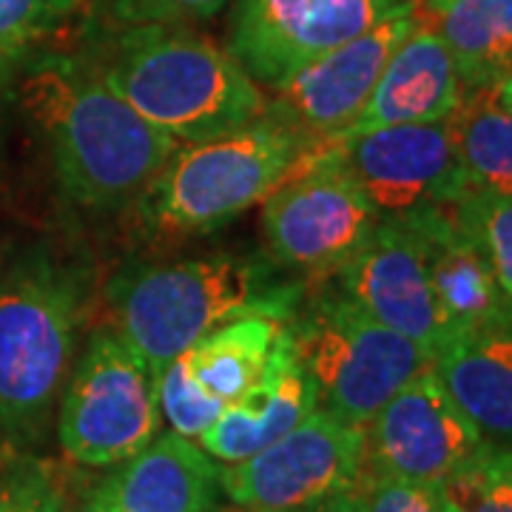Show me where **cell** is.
Returning <instances> with one entry per match:
<instances>
[{
    "label": "cell",
    "mask_w": 512,
    "mask_h": 512,
    "mask_svg": "<svg viewBox=\"0 0 512 512\" xmlns=\"http://www.w3.org/2000/svg\"><path fill=\"white\" fill-rule=\"evenodd\" d=\"M20 100L46 140L63 194L80 208L134 202L180 146L131 109L89 55L35 57L20 80Z\"/></svg>",
    "instance_id": "6da1fadb"
},
{
    "label": "cell",
    "mask_w": 512,
    "mask_h": 512,
    "mask_svg": "<svg viewBox=\"0 0 512 512\" xmlns=\"http://www.w3.org/2000/svg\"><path fill=\"white\" fill-rule=\"evenodd\" d=\"M89 57L131 109L177 143L211 140L268 114L262 86L234 55L185 26H120Z\"/></svg>",
    "instance_id": "7a4b0ae2"
},
{
    "label": "cell",
    "mask_w": 512,
    "mask_h": 512,
    "mask_svg": "<svg viewBox=\"0 0 512 512\" xmlns=\"http://www.w3.org/2000/svg\"><path fill=\"white\" fill-rule=\"evenodd\" d=\"M299 296V285L274 282L271 268L239 256L137 265L109 285L114 330L154 373L239 313L293 311Z\"/></svg>",
    "instance_id": "3957f363"
},
{
    "label": "cell",
    "mask_w": 512,
    "mask_h": 512,
    "mask_svg": "<svg viewBox=\"0 0 512 512\" xmlns=\"http://www.w3.org/2000/svg\"><path fill=\"white\" fill-rule=\"evenodd\" d=\"M325 143H308L271 114L228 134L188 143L134 200L160 234H202L231 222L285 183Z\"/></svg>",
    "instance_id": "277c9868"
},
{
    "label": "cell",
    "mask_w": 512,
    "mask_h": 512,
    "mask_svg": "<svg viewBox=\"0 0 512 512\" xmlns=\"http://www.w3.org/2000/svg\"><path fill=\"white\" fill-rule=\"evenodd\" d=\"M80 328V282L52 262L0 279V433L43 439L69 379Z\"/></svg>",
    "instance_id": "5b68a950"
},
{
    "label": "cell",
    "mask_w": 512,
    "mask_h": 512,
    "mask_svg": "<svg viewBox=\"0 0 512 512\" xmlns=\"http://www.w3.org/2000/svg\"><path fill=\"white\" fill-rule=\"evenodd\" d=\"M285 330L311 379L316 407L362 427L396 390L433 365L427 350L376 322L330 276L316 293L299 296Z\"/></svg>",
    "instance_id": "8992f818"
},
{
    "label": "cell",
    "mask_w": 512,
    "mask_h": 512,
    "mask_svg": "<svg viewBox=\"0 0 512 512\" xmlns=\"http://www.w3.org/2000/svg\"><path fill=\"white\" fill-rule=\"evenodd\" d=\"M157 373L114 328L92 333L57 402V444L77 467L109 470L160 433Z\"/></svg>",
    "instance_id": "52a82bcc"
},
{
    "label": "cell",
    "mask_w": 512,
    "mask_h": 512,
    "mask_svg": "<svg viewBox=\"0 0 512 512\" xmlns=\"http://www.w3.org/2000/svg\"><path fill=\"white\" fill-rule=\"evenodd\" d=\"M382 214L325 143L262 200V231L279 268L328 279L365 245Z\"/></svg>",
    "instance_id": "ba28073f"
},
{
    "label": "cell",
    "mask_w": 512,
    "mask_h": 512,
    "mask_svg": "<svg viewBox=\"0 0 512 512\" xmlns=\"http://www.w3.org/2000/svg\"><path fill=\"white\" fill-rule=\"evenodd\" d=\"M365 478V427L322 407L251 458L220 464V490L248 512H299Z\"/></svg>",
    "instance_id": "9c48e42d"
},
{
    "label": "cell",
    "mask_w": 512,
    "mask_h": 512,
    "mask_svg": "<svg viewBox=\"0 0 512 512\" xmlns=\"http://www.w3.org/2000/svg\"><path fill=\"white\" fill-rule=\"evenodd\" d=\"M419 0H237L225 49L262 89L282 86L328 55Z\"/></svg>",
    "instance_id": "30bf717a"
},
{
    "label": "cell",
    "mask_w": 512,
    "mask_h": 512,
    "mask_svg": "<svg viewBox=\"0 0 512 512\" xmlns=\"http://www.w3.org/2000/svg\"><path fill=\"white\" fill-rule=\"evenodd\" d=\"M336 157L382 220H413L424 211L456 205L470 191L450 117L348 134L336 140Z\"/></svg>",
    "instance_id": "8fae6325"
},
{
    "label": "cell",
    "mask_w": 512,
    "mask_h": 512,
    "mask_svg": "<svg viewBox=\"0 0 512 512\" xmlns=\"http://www.w3.org/2000/svg\"><path fill=\"white\" fill-rule=\"evenodd\" d=\"M484 444L433 365L396 390L367 421V476L439 484Z\"/></svg>",
    "instance_id": "7c38bea8"
},
{
    "label": "cell",
    "mask_w": 512,
    "mask_h": 512,
    "mask_svg": "<svg viewBox=\"0 0 512 512\" xmlns=\"http://www.w3.org/2000/svg\"><path fill=\"white\" fill-rule=\"evenodd\" d=\"M416 29V6L382 20L274 89L268 114L308 143H336L356 126L390 55Z\"/></svg>",
    "instance_id": "4fadbf2b"
},
{
    "label": "cell",
    "mask_w": 512,
    "mask_h": 512,
    "mask_svg": "<svg viewBox=\"0 0 512 512\" xmlns=\"http://www.w3.org/2000/svg\"><path fill=\"white\" fill-rule=\"evenodd\" d=\"M330 279L376 322L402 333L430 356L447 342L450 328L430 285L419 237L407 222H379Z\"/></svg>",
    "instance_id": "5bb4252c"
},
{
    "label": "cell",
    "mask_w": 512,
    "mask_h": 512,
    "mask_svg": "<svg viewBox=\"0 0 512 512\" xmlns=\"http://www.w3.org/2000/svg\"><path fill=\"white\" fill-rule=\"evenodd\" d=\"M220 493V461L194 439L168 430L109 467L83 512H217Z\"/></svg>",
    "instance_id": "9a60e30c"
},
{
    "label": "cell",
    "mask_w": 512,
    "mask_h": 512,
    "mask_svg": "<svg viewBox=\"0 0 512 512\" xmlns=\"http://www.w3.org/2000/svg\"><path fill=\"white\" fill-rule=\"evenodd\" d=\"M402 222L419 237L427 276L450 333L510 316L512 299L501 288L476 234L458 217L456 205Z\"/></svg>",
    "instance_id": "2e32d148"
},
{
    "label": "cell",
    "mask_w": 512,
    "mask_h": 512,
    "mask_svg": "<svg viewBox=\"0 0 512 512\" xmlns=\"http://www.w3.org/2000/svg\"><path fill=\"white\" fill-rule=\"evenodd\" d=\"M313 410V384L293 356L288 330L282 328L262 376L242 396L222 407L217 421L202 433L197 444L214 461L237 464L274 444Z\"/></svg>",
    "instance_id": "e0dca14e"
},
{
    "label": "cell",
    "mask_w": 512,
    "mask_h": 512,
    "mask_svg": "<svg viewBox=\"0 0 512 512\" xmlns=\"http://www.w3.org/2000/svg\"><path fill=\"white\" fill-rule=\"evenodd\" d=\"M456 63L441 37L416 18V29L390 55L376 89L348 134L370 128L436 123L453 117L464 100ZM345 134V137H348Z\"/></svg>",
    "instance_id": "ac0fdd59"
},
{
    "label": "cell",
    "mask_w": 512,
    "mask_h": 512,
    "mask_svg": "<svg viewBox=\"0 0 512 512\" xmlns=\"http://www.w3.org/2000/svg\"><path fill=\"white\" fill-rule=\"evenodd\" d=\"M433 370L484 441L512 447V313L450 333Z\"/></svg>",
    "instance_id": "d6986e66"
},
{
    "label": "cell",
    "mask_w": 512,
    "mask_h": 512,
    "mask_svg": "<svg viewBox=\"0 0 512 512\" xmlns=\"http://www.w3.org/2000/svg\"><path fill=\"white\" fill-rule=\"evenodd\" d=\"M416 18L456 63L464 92H484L512 69V0H419Z\"/></svg>",
    "instance_id": "ffe728a7"
},
{
    "label": "cell",
    "mask_w": 512,
    "mask_h": 512,
    "mask_svg": "<svg viewBox=\"0 0 512 512\" xmlns=\"http://www.w3.org/2000/svg\"><path fill=\"white\" fill-rule=\"evenodd\" d=\"M288 316L282 308H256L202 336L185 350L197 382L222 404L234 402L262 376Z\"/></svg>",
    "instance_id": "44dd1931"
},
{
    "label": "cell",
    "mask_w": 512,
    "mask_h": 512,
    "mask_svg": "<svg viewBox=\"0 0 512 512\" xmlns=\"http://www.w3.org/2000/svg\"><path fill=\"white\" fill-rule=\"evenodd\" d=\"M450 128L470 188L512 197V111L498 106L490 89L467 92Z\"/></svg>",
    "instance_id": "7402d4cb"
},
{
    "label": "cell",
    "mask_w": 512,
    "mask_h": 512,
    "mask_svg": "<svg viewBox=\"0 0 512 512\" xmlns=\"http://www.w3.org/2000/svg\"><path fill=\"white\" fill-rule=\"evenodd\" d=\"M436 490L441 512H512V447L484 441Z\"/></svg>",
    "instance_id": "603a6c76"
},
{
    "label": "cell",
    "mask_w": 512,
    "mask_h": 512,
    "mask_svg": "<svg viewBox=\"0 0 512 512\" xmlns=\"http://www.w3.org/2000/svg\"><path fill=\"white\" fill-rule=\"evenodd\" d=\"M157 402H160V416L168 421V427L194 441L217 421L225 407L197 382L188 353H180L157 373Z\"/></svg>",
    "instance_id": "cb8c5ba5"
},
{
    "label": "cell",
    "mask_w": 512,
    "mask_h": 512,
    "mask_svg": "<svg viewBox=\"0 0 512 512\" xmlns=\"http://www.w3.org/2000/svg\"><path fill=\"white\" fill-rule=\"evenodd\" d=\"M456 211L476 234L501 288L512 299V197L470 188L456 202Z\"/></svg>",
    "instance_id": "d4e9b609"
},
{
    "label": "cell",
    "mask_w": 512,
    "mask_h": 512,
    "mask_svg": "<svg viewBox=\"0 0 512 512\" xmlns=\"http://www.w3.org/2000/svg\"><path fill=\"white\" fill-rule=\"evenodd\" d=\"M0 512H66V484L55 464L32 456L3 464Z\"/></svg>",
    "instance_id": "484cf974"
},
{
    "label": "cell",
    "mask_w": 512,
    "mask_h": 512,
    "mask_svg": "<svg viewBox=\"0 0 512 512\" xmlns=\"http://www.w3.org/2000/svg\"><path fill=\"white\" fill-rule=\"evenodd\" d=\"M77 0H0V80Z\"/></svg>",
    "instance_id": "4316f807"
},
{
    "label": "cell",
    "mask_w": 512,
    "mask_h": 512,
    "mask_svg": "<svg viewBox=\"0 0 512 512\" xmlns=\"http://www.w3.org/2000/svg\"><path fill=\"white\" fill-rule=\"evenodd\" d=\"M231 0H109V15L117 26L163 23L185 26L220 15Z\"/></svg>",
    "instance_id": "83f0119b"
},
{
    "label": "cell",
    "mask_w": 512,
    "mask_h": 512,
    "mask_svg": "<svg viewBox=\"0 0 512 512\" xmlns=\"http://www.w3.org/2000/svg\"><path fill=\"white\" fill-rule=\"evenodd\" d=\"M365 512H441L439 490L410 478L367 476Z\"/></svg>",
    "instance_id": "f1b7e54d"
},
{
    "label": "cell",
    "mask_w": 512,
    "mask_h": 512,
    "mask_svg": "<svg viewBox=\"0 0 512 512\" xmlns=\"http://www.w3.org/2000/svg\"><path fill=\"white\" fill-rule=\"evenodd\" d=\"M299 512H365V484L328 495V498L316 501L313 507H305Z\"/></svg>",
    "instance_id": "f546056e"
},
{
    "label": "cell",
    "mask_w": 512,
    "mask_h": 512,
    "mask_svg": "<svg viewBox=\"0 0 512 512\" xmlns=\"http://www.w3.org/2000/svg\"><path fill=\"white\" fill-rule=\"evenodd\" d=\"M490 92H493L495 103H498V106H504L507 111H512V69L504 74L498 83H495Z\"/></svg>",
    "instance_id": "4dcf8cb0"
},
{
    "label": "cell",
    "mask_w": 512,
    "mask_h": 512,
    "mask_svg": "<svg viewBox=\"0 0 512 512\" xmlns=\"http://www.w3.org/2000/svg\"><path fill=\"white\" fill-rule=\"evenodd\" d=\"M217 512H248V510H242V507H234V504H231V507H220Z\"/></svg>",
    "instance_id": "1f68e13d"
}]
</instances>
